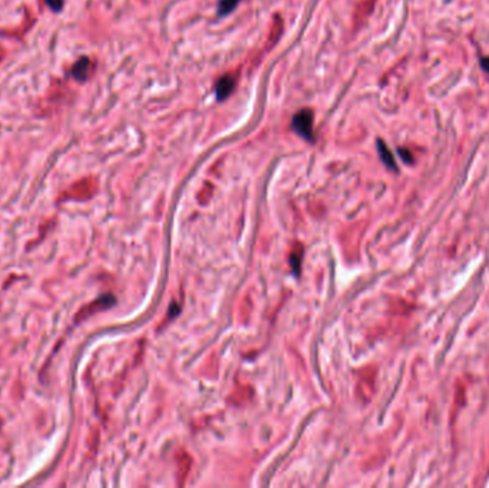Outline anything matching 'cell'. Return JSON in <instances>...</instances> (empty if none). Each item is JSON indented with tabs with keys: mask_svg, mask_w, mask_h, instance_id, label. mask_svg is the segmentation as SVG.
I'll use <instances>...</instances> for the list:
<instances>
[{
	"mask_svg": "<svg viewBox=\"0 0 489 488\" xmlns=\"http://www.w3.org/2000/svg\"><path fill=\"white\" fill-rule=\"evenodd\" d=\"M46 5L53 10V12H59L63 8V0H45Z\"/></svg>",
	"mask_w": 489,
	"mask_h": 488,
	"instance_id": "8992f818",
	"label": "cell"
},
{
	"mask_svg": "<svg viewBox=\"0 0 489 488\" xmlns=\"http://www.w3.org/2000/svg\"><path fill=\"white\" fill-rule=\"evenodd\" d=\"M480 66L485 69V71H489V57H485V59H482V62H480Z\"/></svg>",
	"mask_w": 489,
	"mask_h": 488,
	"instance_id": "52a82bcc",
	"label": "cell"
},
{
	"mask_svg": "<svg viewBox=\"0 0 489 488\" xmlns=\"http://www.w3.org/2000/svg\"><path fill=\"white\" fill-rule=\"evenodd\" d=\"M237 3H239V0H220L219 8H217L219 15H220V16L229 15V13H230V12L237 6Z\"/></svg>",
	"mask_w": 489,
	"mask_h": 488,
	"instance_id": "5b68a950",
	"label": "cell"
},
{
	"mask_svg": "<svg viewBox=\"0 0 489 488\" xmlns=\"http://www.w3.org/2000/svg\"><path fill=\"white\" fill-rule=\"evenodd\" d=\"M92 72V62L89 57H80L76 63L73 64L72 75L76 81L83 82L86 81Z\"/></svg>",
	"mask_w": 489,
	"mask_h": 488,
	"instance_id": "7a4b0ae2",
	"label": "cell"
},
{
	"mask_svg": "<svg viewBox=\"0 0 489 488\" xmlns=\"http://www.w3.org/2000/svg\"><path fill=\"white\" fill-rule=\"evenodd\" d=\"M378 149H379V155L382 158V162L385 163L388 168L390 169H396V165H395V161H393V156L389 152V149L386 148V145L382 142V141H378Z\"/></svg>",
	"mask_w": 489,
	"mask_h": 488,
	"instance_id": "277c9868",
	"label": "cell"
},
{
	"mask_svg": "<svg viewBox=\"0 0 489 488\" xmlns=\"http://www.w3.org/2000/svg\"><path fill=\"white\" fill-rule=\"evenodd\" d=\"M292 129L299 136H302L303 139H306L309 142H313L315 141L313 139V113L309 109L299 110L298 113L293 116Z\"/></svg>",
	"mask_w": 489,
	"mask_h": 488,
	"instance_id": "6da1fadb",
	"label": "cell"
},
{
	"mask_svg": "<svg viewBox=\"0 0 489 488\" xmlns=\"http://www.w3.org/2000/svg\"><path fill=\"white\" fill-rule=\"evenodd\" d=\"M235 88V81L232 76H223L216 83V98L219 100L226 99Z\"/></svg>",
	"mask_w": 489,
	"mask_h": 488,
	"instance_id": "3957f363",
	"label": "cell"
}]
</instances>
